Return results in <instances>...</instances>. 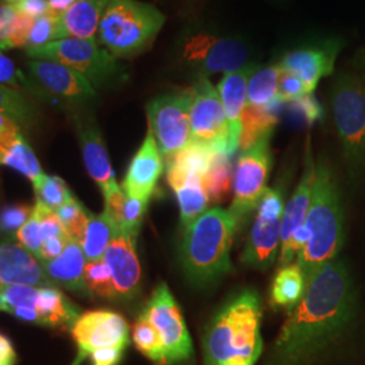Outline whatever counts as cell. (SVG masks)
I'll return each mask as SVG.
<instances>
[{
  "label": "cell",
  "mask_w": 365,
  "mask_h": 365,
  "mask_svg": "<svg viewBox=\"0 0 365 365\" xmlns=\"http://www.w3.org/2000/svg\"><path fill=\"white\" fill-rule=\"evenodd\" d=\"M354 289L344 261H329L310 277L299 303L274 339L265 365H307L351 324Z\"/></svg>",
  "instance_id": "1"
},
{
  "label": "cell",
  "mask_w": 365,
  "mask_h": 365,
  "mask_svg": "<svg viewBox=\"0 0 365 365\" xmlns=\"http://www.w3.org/2000/svg\"><path fill=\"white\" fill-rule=\"evenodd\" d=\"M261 300L255 289L233 297L215 314L203 336L206 365H255L262 352Z\"/></svg>",
  "instance_id": "2"
},
{
  "label": "cell",
  "mask_w": 365,
  "mask_h": 365,
  "mask_svg": "<svg viewBox=\"0 0 365 365\" xmlns=\"http://www.w3.org/2000/svg\"><path fill=\"white\" fill-rule=\"evenodd\" d=\"M237 223L229 210L212 207L184 227L180 259L187 279L207 287L232 271L230 252Z\"/></svg>",
  "instance_id": "3"
},
{
  "label": "cell",
  "mask_w": 365,
  "mask_h": 365,
  "mask_svg": "<svg viewBox=\"0 0 365 365\" xmlns=\"http://www.w3.org/2000/svg\"><path fill=\"white\" fill-rule=\"evenodd\" d=\"M304 226L310 237L298 255L297 264L309 283L322 265L337 259L344 242V209L339 185L325 160L315 164L313 195Z\"/></svg>",
  "instance_id": "4"
},
{
  "label": "cell",
  "mask_w": 365,
  "mask_h": 365,
  "mask_svg": "<svg viewBox=\"0 0 365 365\" xmlns=\"http://www.w3.org/2000/svg\"><path fill=\"white\" fill-rule=\"evenodd\" d=\"M164 24L165 15L150 3L110 0L96 41L119 60H128L146 52Z\"/></svg>",
  "instance_id": "5"
},
{
  "label": "cell",
  "mask_w": 365,
  "mask_h": 365,
  "mask_svg": "<svg viewBox=\"0 0 365 365\" xmlns=\"http://www.w3.org/2000/svg\"><path fill=\"white\" fill-rule=\"evenodd\" d=\"M25 52L31 60H52L72 68L87 78L96 91L117 87L129 78L128 68L96 39L69 37L39 48H25Z\"/></svg>",
  "instance_id": "6"
},
{
  "label": "cell",
  "mask_w": 365,
  "mask_h": 365,
  "mask_svg": "<svg viewBox=\"0 0 365 365\" xmlns=\"http://www.w3.org/2000/svg\"><path fill=\"white\" fill-rule=\"evenodd\" d=\"M331 110L352 175L365 168V75L341 72L331 87Z\"/></svg>",
  "instance_id": "7"
},
{
  "label": "cell",
  "mask_w": 365,
  "mask_h": 365,
  "mask_svg": "<svg viewBox=\"0 0 365 365\" xmlns=\"http://www.w3.org/2000/svg\"><path fill=\"white\" fill-rule=\"evenodd\" d=\"M180 54L182 63L199 80L248 66L250 49L241 39L195 29L185 36Z\"/></svg>",
  "instance_id": "8"
},
{
  "label": "cell",
  "mask_w": 365,
  "mask_h": 365,
  "mask_svg": "<svg viewBox=\"0 0 365 365\" xmlns=\"http://www.w3.org/2000/svg\"><path fill=\"white\" fill-rule=\"evenodd\" d=\"M191 103L192 92L187 88L163 93L146 106L149 129L165 163L191 143Z\"/></svg>",
  "instance_id": "9"
},
{
  "label": "cell",
  "mask_w": 365,
  "mask_h": 365,
  "mask_svg": "<svg viewBox=\"0 0 365 365\" xmlns=\"http://www.w3.org/2000/svg\"><path fill=\"white\" fill-rule=\"evenodd\" d=\"M271 135L247 150H244L235 164L233 178V202L229 212L235 218L238 230L248 222L249 215L257 209L261 196L267 187L268 173L271 170Z\"/></svg>",
  "instance_id": "10"
},
{
  "label": "cell",
  "mask_w": 365,
  "mask_h": 365,
  "mask_svg": "<svg viewBox=\"0 0 365 365\" xmlns=\"http://www.w3.org/2000/svg\"><path fill=\"white\" fill-rule=\"evenodd\" d=\"M143 314L160 334L165 365L185 363L192 357L194 346L188 329L182 319L180 307L165 283H160L155 288Z\"/></svg>",
  "instance_id": "11"
},
{
  "label": "cell",
  "mask_w": 365,
  "mask_h": 365,
  "mask_svg": "<svg viewBox=\"0 0 365 365\" xmlns=\"http://www.w3.org/2000/svg\"><path fill=\"white\" fill-rule=\"evenodd\" d=\"M27 75L38 91V98L83 107L95 102L98 91L91 83L69 66L52 60H31L26 63Z\"/></svg>",
  "instance_id": "12"
},
{
  "label": "cell",
  "mask_w": 365,
  "mask_h": 365,
  "mask_svg": "<svg viewBox=\"0 0 365 365\" xmlns=\"http://www.w3.org/2000/svg\"><path fill=\"white\" fill-rule=\"evenodd\" d=\"M191 92V141L229 155V126L220 92L209 78L196 80Z\"/></svg>",
  "instance_id": "13"
},
{
  "label": "cell",
  "mask_w": 365,
  "mask_h": 365,
  "mask_svg": "<svg viewBox=\"0 0 365 365\" xmlns=\"http://www.w3.org/2000/svg\"><path fill=\"white\" fill-rule=\"evenodd\" d=\"M129 331L130 327L123 315L111 310H90L80 314L71 329L78 345V356L83 359L98 349L128 348L130 344Z\"/></svg>",
  "instance_id": "14"
},
{
  "label": "cell",
  "mask_w": 365,
  "mask_h": 365,
  "mask_svg": "<svg viewBox=\"0 0 365 365\" xmlns=\"http://www.w3.org/2000/svg\"><path fill=\"white\" fill-rule=\"evenodd\" d=\"M341 51V41L329 39L309 43L288 52L280 61L282 71L298 76L313 93L321 78L334 72L336 58Z\"/></svg>",
  "instance_id": "15"
},
{
  "label": "cell",
  "mask_w": 365,
  "mask_h": 365,
  "mask_svg": "<svg viewBox=\"0 0 365 365\" xmlns=\"http://www.w3.org/2000/svg\"><path fill=\"white\" fill-rule=\"evenodd\" d=\"M78 144L81 148L84 165L92 180L96 182L103 196L110 195L119 188L115 173L106 149L102 133L95 119L87 114H75Z\"/></svg>",
  "instance_id": "16"
},
{
  "label": "cell",
  "mask_w": 365,
  "mask_h": 365,
  "mask_svg": "<svg viewBox=\"0 0 365 365\" xmlns=\"http://www.w3.org/2000/svg\"><path fill=\"white\" fill-rule=\"evenodd\" d=\"M135 242L137 237L118 232L103 256L111 272L117 300L133 299L140 291L141 265Z\"/></svg>",
  "instance_id": "17"
},
{
  "label": "cell",
  "mask_w": 365,
  "mask_h": 365,
  "mask_svg": "<svg viewBox=\"0 0 365 365\" xmlns=\"http://www.w3.org/2000/svg\"><path fill=\"white\" fill-rule=\"evenodd\" d=\"M163 172L164 158L158 149L153 133L148 128L144 143L131 158L120 187L126 195L149 202Z\"/></svg>",
  "instance_id": "18"
},
{
  "label": "cell",
  "mask_w": 365,
  "mask_h": 365,
  "mask_svg": "<svg viewBox=\"0 0 365 365\" xmlns=\"http://www.w3.org/2000/svg\"><path fill=\"white\" fill-rule=\"evenodd\" d=\"M3 286H52L42 262L21 244L0 245V287Z\"/></svg>",
  "instance_id": "19"
},
{
  "label": "cell",
  "mask_w": 365,
  "mask_h": 365,
  "mask_svg": "<svg viewBox=\"0 0 365 365\" xmlns=\"http://www.w3.org/2000/svg\"><path fill=\"white\" fill-rule=\"evenodd\" d=\"M257 66L248 64L238 71L226 73L218 84L222 106L229 126V156H233L240 148L242 113L247 106L249 78Z\"/></svg>",
  "instance_id": "20"
},
{
  "label": "cell",
  "mask_w": 365,
  "mask_h": 365,
  "mask_svg": "<svg viewBox=\"0 0 365 365\" xmlns=\"http://www.w3.org/2000/svg\"><path fill=\"white\" fill-rule=\"evenodd\" d=\"M283 217H268L256 212L255 222L241 260L252 268L268 269L274 260L282 237Z\"/></svg>",
  "instance_id": "21"
},
{
  "label": "cell",
  "mask_w": 365,
  "mask_h": 365,
  "mask_svg": "<svg viewBox=\"0 0 365 365\" xmlns=\"http://www.w3.org/2000/svg\"><path fill=\"white\" fill-rule=\"evenodd\" d=\"M203 179L205 178L197 173L167 168V180L176 194L184 227L209 210L210 197Z\"/></svg>",
  "instance_id": "22"
},
{
  "label": "cell",
  "mask_w": 365,
  "mask_h": 365,
  "mask_svg": "<svg viewBox=\"0 0 365 365\" xmlns=\"http://www.w3.org/2000/svg\"><path fill=\"white\" fill-rule=\"evenodd\" d=\"M86 264L87 259L80 244L71 240L58 257L42 262V267L53 287L66 288L68 291L88 297L84 286Z\"/></svg>",
  "instance_id": "23"
},
{
  "label": "cell",
  "mask_w": 365,
  "mask_h": 365,
  "mask_svg": "<svg viewBox=\"0 0 365 365\" xmlns=\"http://www.w3.org/2000/svg\"><path fill=\"white\" fill-rule=\"evenodd\" d=\"M0 165L21 172L38 188L46 173L39 165L38 158L21 133V128L0 134Z\"/></svg>",
  "instance_id": "24"
},
{
  "label": "cell",
  "mask_w": 365,
  "mask_h": 365,
  "mask_svg": "<svg viewBox=\"0 0 365 365\" xmlns=\"http://www.w3.org/2000/svg\"><path fill=\"white\" fill-rule=\"evenodd\" d=\"M314 178H315V163L312 156L310 144H307L303 175L300 178L299 184L294 195L291 196L289 202L286 205L284 215H283L282 237H280L282 249L287 247L295 230L306 221L310 203H312V195H313Z\"/></svg>",
  "instance_id": "25"
},
{
  "label": "cell",
  "mask_w": 365,
  "mask_h": 365,
  "mask_svg": "<svg viewBox=\"0 0 365 365\" xmlns=\"http://www.w3.org/2000/svg\"><path fill=\"white\" fill-rule=\"evenodd\" d=\"M110 0H78L61 14V39H96L98 29Z\"/></svg>",
  "instance_id": "26"
},
{
  "label": "cell",
  "mask_w": 365,
  "mask_h": 365,
  "mask_svg": "<svg viewBox=\"0 0 365 365\" xmlns=\"http://www.w3.org/2000/svg\"><path fill=\"white\" fill-rule=\"evenodd\" d=\"M38 325L71 330L80 317L78 307L57 287H41L36 304Z\"/></svg>",
  "instance_id": "27"
},
{
  "label": "cell",
  "mask_w": 365,
  "mask_h": 365,
  "mask_svg": "<svg viewBox=\"0 0 365 365\" xmlns=\"http://www.w3.org/2000/svg\"><path fill=\"white\" fill-rule=\"evenodd\" d=\"M283 105L284 101L280 96H277L272 103L265 107L247 103L242 113L240 137V148L242 152L257 144L261 138L272 135V131L279 120V111L283 108Z\"/></svg>",
  "instance_id": "28"
},
{
  "label": "cell",
  "mask_w": 365,
  "mask_h": 365,
  "mask_svg": "<svg viewBox=\"0 0 365 365\" xmlns=\"http://www.w3.org/2000/svg\"><path fill=\"white\" fill-rule=\"evenodd\" d=\"M307 288V282L298 264L282 267L276 274L269 291V302L274 309L291 310L299 303Z\"/></svg>",
  "instance_id": "29"
},
{
  "label": "cell",
  "mask_w": 365,
  "mask_h": 365,
  "mask_svg": "<svg viewBox=\"0 0 365 365\" xmlns=\"http://www.w3.org/2000/svg\"><path fill=\"white\" fill-rule=\"evenodd\" d=\"M118 232L119 230L115 223L106 215L105 211L98 215L91 212L83 237L78 242L87 261L102 259Z\"/></svg>",
  "instance_id": "30"
},
{
  "label": "cell",
  "mask_w": 365,
  "mask_h": 365,
  "mask_svg": "<svg viewBox=\"0 0 365 365\" xmlns=\"http://www.w3.org/2000/svg\"><path fill=\"white\" fill-rule=\"evenodd\" d=\"M233 178L235 172L230 156L226 152H215L203 179L211 202L218 203L227 197L233 187Z\"/></svg>",
  "instance_id": "31"
},
{
  "label": "cell",
  "mask_w": 365,
  "mask_h": 365,
  "mask_svg": "<svg viewBox=\"0 0 365 365\" xmlns=\"http://www.w3.org/2000/svg\"><path fill=\"white\" fill-rule=\"evenodd\" d=\"M280 75L282 68L279 64L256 69L249 78L247 103L257 107H265L272 103L279 96Z\"/></svg>",
  "instance_id": "32"
},
{
  "label": "cell",
  "mask_w": 365,
  "mask_h": 365,
  "mask_svg": "<svg viewBox=\"0 0 365 365\" xmlns=\"http://www.w3.org/2000/svg\"><path fill=\"white\" fill-rule=\"evenodd\" d=\"M0 114L13 118L19 126L27 128L36 122L37 108L25 92L0 84Z\"/></svg>",
  "instance_id": "33"
},
{
  "label": "cell",
  "mask_w": 365,
  "mask_h": 365,
  "mask_svg": "<svg viewBox=\"0 0 365 365\" xmlns=\"http://www.w3.org/2000/svg\"><path fill=\"white\" fill-rule=\"evenodd\" d=\"M131 339L135 348L156 365H165L164 348L156 327L141 313L133 325Z\"/></svg>",
  "instance_id": "34"
},
{
  "label": "cell",
  "mask_w": 365,
  "mask_h": 365,
  "mask_svg": "<svg viewBox=\"0 0 365 365\" xmlns=\"http://www.w3.org/2000/svg\"><path fill=\"white\" fill-rule=\"evenodd\" d=\"M84 286L88 297H96L101 299L117 300L113 277L105 259L87 261L84 269Z\"/></svg>",
  "instance_id": "35"
},
{
  "label": "cell",
  "mask_w": 365,
  "mask_h": 365,
  "mask_svg": "<svg viewBox=\"0 0 365 365\" xmlns=\"http://www.w3.org/2000/svg\"><path fill=\"white\" fill-rule=\"evenodd\" d=\"M287 115L294 123L299 126H313L325 117L324 107L313 93H306L298 99L284 102Z\"/></svg>",
  "instance_id": "36"
},
{
  "label": "cell",
  "mask_w": 365,
  "mask_h": 365,
  "mask_svg": "<svg viewBox=\"0 0 365 365\" xmlns=\"http://www.w3.org/2000/svg\"><path fill=\"white\" fill-rule=\"evenodd\" d=\"M34 192L36 202L42 203L53 211H57L75 197L66 182L54 175H46L38 188L34 190Z\"/></svg>",
  "instance_id": "37"
},
{
  "label": "cell",
  "mask_w": 365,
  "mask_h": 365,
  "mask_svg": "<svg viewBox=\"0 0 365 365\" xmlns=\"http://www.w3.org/2000/svg\"><path fill=\"white\" fill-rule=\"evenodd\" d=\"M60 18L61 14L49 11L34 19V24L27 38L26 48H39L61 39Z\"/></svg>",
  "instance_id": "38"
},
{
  "label": "cell",
  "mask_w": 365,
  "mask_h": 365,
  "mask_svg": "<svg viewBox=\"0 0 365 365\" xmlns=\"http://www.w3.org/2000/svg\"><path fill=\"white\" fill-rule=\"evenodd\" d=\"M57 217L63 226L66 227V233L75 241L80 242L87 222L90 220L91 211L86 209L76 197L71 199L63 207L56 211Z\"/></svg>",
  "instance_id": "39"
},
{
  "label": "cell",
  "mask_w": 365,
  "mask_h": 365,
  "mask_svg": "<svg viewBox=\"0 0 365 365\" xmlns=\"http://www.w3.org/2000/svg\"><path fill=\"white\" fill-rule=\"evenodd\" d=\"M0 84L27 92L30 96L38 98V91L29 75L15 66L13 60L0 51Z\"/></svg>",
  "instance_id": "40"
},
{
  "label": "cell",
  "mask_w": 365,
  "mask_h": 365,
  "mask_svg": "<svg viewBox=\"0 0 365 365\" xmlns=\"http://www.w3.org/2000/svg\"><path fill=\"white\" fill-rule=\"evenodd\" d=\"M148 203L149 202L144 199L126 195L119 232L138 237L140 227H141L145 212L148 209Z\"/></svg>",
  "instance_id": "41"
},
{
  "label": "cell",
  "mask_w": 365,
  "mask_h": 365,
  "mask_svg": "<svg viewBox=\"0 0 365 365\" xmlns=\"http://www.w3.org/2000/svg\"><path fill=\"white\" fill-rule=\"evenodd\" d=\"M16 240L24 248L31 252L39 260L41 249H42V238H41L39 217L36 210H33L30 220L16 232Z\"/></svg>",
  "instance_id": "42"
},
{
  "label": "cell",
  "mask_w": 365,
  "mask_h": 365,
  "mask_svg": "<svg viewBox=\"0 0 365 365\" xmlns=\"http://www.w3.org/2000/svg\"><path fill=\"white\" fill-rule=\"evenodd\" d=\"M34 207L26 205L7 206L0 211V232L3 233H15L26 223Z\"/></svg>",
  "instance_id": "43"
},
{
  "label": "cell",
  "mask_w": 365,
  "mask_h": 365,
  "mask_svg": "<svg viewBox=\"0 0 365 365\" xmlns=\"http://www.w3.org/2000/svg\"><path fill=\"white\" fill-rule=\"evenodd\" d=\"M306 93H312V92L309 91V88L303 83V80H300L298 76H295L289 72L282 71V75L279 78V96L284 102L298 99Z\"/></svg>",
  "instance_id": "44"
},
{
  "label": "cell",
  "mask_w": 365,
  "mask_h": 365,
  "mask_svg": "<svg viewBox=\"0 0 365 365\" xmlns=\"http://www.w3.org/2000/svg\"><path fill=\"white\" fill-rule=\"evenodd\" d=\"M18 13L13 4L0 3V51H9L10 38L13 36Z\"/></svg>",
  "instance_id": "45"
},
{
  "label": "cell",
  "mask_w": 365,
  "mask_h": 365,
  "mask_svg": "<svg viewBox=\"0 0 365 365\" xmlns=\"http://www.w3.org/2000/svg\"><path fill=\"white\" fill-rule=\"evenodd\" d=\"M72 238L68 235H56L52 238H48L46 241L42 242V249H41V257L39 261L45 262V261L54 260L56 257H58L63 250L66 248V245L69 244Z\"/></svg>",
  "instance_id": "46"
},
{
  "label": "cell",
  "mask_w": 365,
  "mask_h": 365,
  "mask_svg": "<svg viewBox=\"0 0 365 365\" xmlns=\"http://www.w3.org/2000/svg\"><path fill=\"white\" fill-rule=\"evenodd\" d=\"M16 13L37 19L49 13V0H18L13 4Z\"/></svg>",
  "instance_id": "47"
},
{
  "label": "cell",
  "mask_w": 365,
  "mask_h": 365,
  "mask_svg": "<svg viewBox=\"0 0 365 365\" xmlns=\"http://www.w3.org/2000/svg\"><path fill=\"white\" fill-rule=\"evenodd\" d=\"M125 351L126 348L123 346L98 349L90 354L91 365H118L122 361Z\"/></svg>",
  "instance_id": "48"
},
{
  "label": "cell",
  "mask_w": 365,
  "mask_h": 365,
  "mask_svg": "<svg viewBox=\"0 0 365 365\" xmlns=\"http://www.w3.org/2000/svg\"><path fill=\"white\" fill-rule=\"evenodd\" d=\"M18 356L11 341L0 333V365H15Z\"/></svg>",
  "instance_id": "49"
},
{
  "label": "cell",
  "mask_w": 365,
  "mask_h": 365,
  "mask_svg": "<svg viewBox=\"0 0 365 365\" xmlns=\"http://www.w3.org/2000/svg\"><path fill=\"white\" fill-rule=\"evenodd\" d=\"M78 0H49V10L52 13L64 14Z\"/></svg>",
  "instance_id": "50"
},
{
  "label": "cell",
  "mask_w": 365,
  "mask_h": 365,
  "mask_svg": "<svg viewBox=\"0 0 365 365\" xmlns=\"http://www.w3.org/2000/svg\"><path fill=\"white\" fill-rule=\"evenodd\" d=\"M21 128L13 118L6 115V114H0V134H4L7 131L14 130Z\"/></svg>",
  "instance_id": "51"
},
{
  "label": "cell",
  "mask_w": 365,
  "mask_h": 365,
  "mask_svg": "<svg viewBox=\"0 0 365 365\" xmlns=\"http://www.w3.org/2000/svg\"><path fill=\"white\" fill-rule=\"evenodd\" d=\"M83 360H84L83 357H80V356H78V357H76V360H75V363H73V364L72 365H80L81 364V361H83Z\"/></svg>",
  "instance_id": "52"
},
{
  "label": "cell",
  "mask_w": 365,
  "mask_h": 365,
  "mask_svg": "<svg viewBox=\"0 0 365 365\" xmlns=\"http://www.w3.org/2000/svg\"><path fill=\"white\" fill-rule=\"evenodd\" d=\"M15 1H18V0H6V3H9V4H14Z\"/></svg>",
  "instance_id": "53"
}]
</instances>
